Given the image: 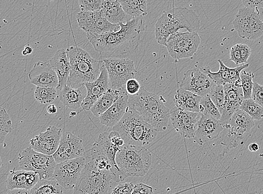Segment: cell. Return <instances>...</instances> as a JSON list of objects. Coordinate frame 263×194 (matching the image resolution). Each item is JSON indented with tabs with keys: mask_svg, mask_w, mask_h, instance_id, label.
Returning a JSON list of instances; mask_svg holds the SVG:
<instances>
[{
	"mask_svg": "<svg viewBox=\"0 0 263 194\" xmlns=\"http://www.w3.org/2000/svg\"><path fill=\"white\" fill-rule=\"evenodd\" d=\"M224 129L220 120L202 114L193 137L194 141L199 145L202 146L206 142L216 139Z\"/></svg>",
	"mask_w": 263,
	"mask_h": 194,
	"instance_id": "obj_20",
	"label": "cell"
},
{
	"mask_svg": "<svg viewBox=\"0 0 263 194\" xmlns=\"http://www.w3.org/2000/svg\"><path fill=\"white\" fill-rule=\"evenodd\" d=\"M257 12L260 18H261V20L263 22V6L261 8L259 9Z\"/></svg>",
	"mask_w": 263,
	"mask_h": 194,
	"instance_id": "obj_53",
	"label": "cell"
},
{
	"mask_svg": "<svg viewBox=\"0 0 263 194\" xmlns=\"http://www.w3.org/2000/svg\"><path fill=\"white\" fill-rule=\"evenodd\" d=\"M49 62L58 75L59 86L57 89L60 92L63 87L67 84L70 73V60L68 57L67 51L64 49L58 50Z\"/></svg>",
	"mask_w": 263,
	"mask_h": 194,
	"instance_id": "obj_26",
	"label": "cell"
},
{
	"mask_svg": "<svg viewBox=\"0 0 263 194\" xmlns=\"http://www.w3.org/2000/svg\"><path fill=\"white\" fill-rule=\"evenodd\" d=\"M101 9L106 20L111 24H126L133 18L124 12L120 0H103Z\"/></svg>",
	"mask_w": 263,
	"mask_h": 194,
	"instance_id": "obj_28",
	"label": "cell"
},
{
	"mask_svg": "<svg viewBox=\"0 0 263 194\" xmlns=\"http://www.w3.org/2000/svg\"><path fill=\"white\" fill-rule=\"evenodd\" d=\"M141 86L139 81L134 77L129 79L126 84L125 89L129 96L135 95L140 91Z\"/></svg>",
	"mask_w": 263,
	"mask_h": 194,
	"instance_id": "obj_42",
	"label": "cell"
},
{
	"mask_svg": "<svg viewBox=\"0 0 263 194\" xmlns=\"http://www.w3.org/2000/svg\"><path fill=\"white\" fill-rule=\"evenodd\" d=\"M230 60L233 61L236 66H239L243 64L241 57L239 44L234 46L230 49Z\"/></svg>",
	"mask_w": 263,
	"mask_h": 194,
	"instance_id": "obj_43",
	"label": "cell"
},
{
	"mask_svg": "<svg viewBox=\"0 0 263 194\" xmlns=\"http://www.w3.org/2000/svg\"><path fill=\"white\" fill-rule=\"evenodd\" d=\"M112 130L121 135L125 145L145 147L154 141L158 132L136 111L129 108Z\"/></svg>",
	"mask_w": 263,
	"mask_h": 194,
	"instance_id": "obj_5",
	"label": "cell"
},
{
	"mask_svg": "<svg viewBox=\"0 0 263 194\" xmlns=\"http://www.w3.org/2000/svg\"><path fill=\"white\" fill-rule=\"evenodd\" d=\"M254 74L252 72L242 70L240 73L241 88L244 99L251 98L254 83Z\"/></svg>",
	"mask_w": 263,
	"mask_h": 194,
	"instance_id": "obj_38",
	"label": "cell"
},
{
	"mask_svg": "<svg viewBox=\"0 0 263 194\" xmlns=\"http://www.w3.org/2000/svg\"><path fill=\"white\" fill-rule=\"evenodd\" d=\"M87 156V162L81 171L74 193L101 194L108 193L111 181V171L99 168L95 161Z\"/></svg>",
	"mask_w": 263,
	"mask_h": 194,
	"instance_id": "obj_7",
	"label": "cell"
},
{
	"mask_svg": "<svg viewBox=\"0 0 263 194\" xmlns=\"http://www.w3.org/2000/svg\"><path fill=\"white\" fill-rule=\"evenodd\" d=\"M62 133L61 128L49 127L45 131L30 141V147L37 152L53 155L59 148Z\"/></svg>",
	"mask_w": 263,
	"mask_h": 194,
	"instance_id": "obj_19",
	"label": "cell"
},
{
	"mask_svg": "<svg viewBox=\"0 0 263 194\" xmlns=\"http://www.w3.org/2000/svg\"><path fill=\"white\" fill-rule=\"evenodd\" d=\"M2 193H28L29 194V190L26 189H15L13 190H8L7 191H4Z\"/></svg>",
	"mask_w": 263,
	"mask_h": 194,
	"instance_id": "obj_49",
	"label": "cell"
},
{
	"mask_svg": "<svg viewBox=\"0 0 263 194\" xmlns=\"http://www.w3.org/2000/svg\"><path fill=\"white\" fill-rule=\"evenodd\" d=\"M135 185L133 183H122L119 184L111 192L112 194L128 193H133Z\"/></svg>",
	"mask_w": 263,
	"mask_h": 194,
	"instance_id": "obj_44",
	"label": "cell"
},
{
	"mask_svg": "<svg viewBox=\"0 0 263 194\" xmlns=\"http://www.w3.org/2000/svg\"><path fill=\"white\" fill-rule=\"evenodd\" d=\"M125 12L133 18L147 14V0H120Z\"/></svg>",
	"mask_w": 263,
	"mask_h": 194,
	"instance_id": "obj_31",
	"label": "cell"
},
{
	"mask_svg": "<svg viewBox=\"0 0 263 194\" xmlns=\"http://www.w3.org/2000/svg\"><path fill=\"white\" fill-rule=\"evenodd\" d=\"M33 52V48L31 47L29 45H27L25 47L24 49L22 52V54L24 55H27L32 53Z\"/></svg>",
	"mask_w": 263,
	"mask_h": 194,
	"instance_id": "obj_52",
	"label": "cell"
},
{
	"mask_svg": "<svg viewBox=\"0 0 263 194\" xmlns=\"http://www.w3.org/2000/svg\"><path fill=\"white\" fill-rule=\"evenodd\" d=\"M59 90L51 87L36 86L34 97L37 102L48 104L54 101L59 96Z\"/></svg>",
	"mask_w": 263,
	"mask_h": 194,
	"instance_id": "obj_34",
	"label": "cell"
},
{
	"mask_svg": "<svg viewBox=\"0 0 263 194\" xmlns=\"http://www.w3.org/2000/svg\"><path fill=\"white\" fill-rule=\"evenodd\" d=\"M202 97L180 88L175 93L174 102L177 107L189 111L200 112L199 103Z\"/></svg>",
	"mask_w": 263,
	"mask_h": 194,
	"instance_id": "obj_29",
	"label": "cell"
},
{
	"mask_svg": "<svg viewBox=\"0 0 263 194\" xmlns=\"http://www.w3.org/2000/svg\"><path fill=\"white\" fill-rule=\"evenodd\" d=\"M199 111L203 115H209L220 121L221 117L220 112L212 102L209 95L202 97L200 100Z\"/></svg>",
	"mask_w": 263,
	"mask_h": 194,
	"instance_id": "obj_36",
	"label": "cell"
},
{
	"mask_svg": "<svg viewBox=\"0 0 263 194\" xmlns=\"http://www.w3.org/2000/svg\"><path fill=\"white\" fill-rule=\"evenodd\" d=\"M129 96L126 89H123L117 101L99 117L100 123L112 128L120 122L128 109Z\"/></svg>",
	"mask_w": 263,
	"mask_h": 194,
	"instance_id": "obj_24",
	"label": "cell"
},
{
	"mask_svg": "<svg viewBox=\"0 0 263 194\" xmlns=\"http://www.w3.org/2000/svg\"><path fill=\"white\" fill-rule=\"evenodd\" d=\"M116 160L124 181L128 177L145 176L152 165V155L145 147L124 145Z\"/></svg>",
	"mask_w": 263,
	"mask_h": 194,
	"instance_id": "obj_6",
	"label": "cell"
},
{
	"mask_svg": "<svg viewBox=\"0 0 263 194\" xmlns=\"http://www.w3.org/2000/svg\"><path fill=\"white\" fill-rule=\"evenodd\" d=\"M128 107L158 131L167 129L170 120V110L160 96L149 92L144 87L137 94L129 96Z\"/></svg>",
	"mask_w": 263,
	"mask_h": 194,
	"instance_id": "obj_2",
	"label": "cell"
},
{
	"mask_svg": "<svg viewBox=\"0 0 263 194\" xmlns=\"http://www.w3.org/2000/svg\"><path fill=\"white\" fill-rule=\"evenodd\" d=\"M31 83L36 86L58 88L59 79L49 62H37L28 74Z\"/></svg>",
	"mask_w": 263,
	"mask_h": 194,
	"instance_id": "obj_22",
	"label": "cell"
},
{
	"mask_svg": "<svg viewBox=\"0 0 263 194\" xmlns=\"http://www.w3.org/2000/svg\"><path fill=\"white\" fill-rule=\"evenodd\" d=\"M86 95L87 90L84 85L75 89L66 84L60 91L59 97L66 107L78 109L81 107Z\"/></svg>",
	"mask_w": 263,
	"mask_h": 194,
	"instance_id": "obj_27",
	"label": "cell"
},
{
	"mask_svg": "<svg viewBox=\"0 0 263 194\" xmlns=\"http://www.w3.org/2000/svg\"><path fill=\"white\" fill-rule=\"evenodd\" d=\"M86 162V153L82 157L59 163L55 167L53 178L64 189H74Z\"/></svg>",
	"mask_w": 263,
	"mask_h": 194,
	"instance_id": "obj_13",
	"label": "cell"
},
{
	"mask_svg": "<svg viewBox=\"0 0 263 194\" xmlns=\"http://www.w3.org/2000/svg\"><path fill=\"white\" fill-rule=\"evenodd\" d=\"M223 89L225 100L220 121L224 129L228 126L232 115L237 109H240L244 98L241 87L227 84L223 85Z\"/></svg>",
	"mask_w": 263,
	"mask_h": 194,
	"instance_id": "obj_21",
	"label": "cell"
},
{
	"mask_svg": "<svg viewBox=\"0 0 263 194\" xmlns=\"http://www.w3.org/2000/svg\"><path fill=\"white\" fill-rule=\"evenodd\" d=\"M79 27L86 34L99 35L120 29V25L110 23L102 9L92 11H81L77 15Z\"/></svg>",
	"mask_w": 263,
	"mask_h": 194,
	"instance_id": "obj_14",
	"label": "cell"
},
{
	"mask_svg": "<svg viewBox=\"0 0 263 194\" xmlns=\"http://www.w3.org/2000/svg\"><path fill=\"white\" fill-rule=\"evenodd\" d=\"M47 112L50 114H55L57 113L58 108L55 105H49L47 109Z\"/></svg>",
	"mask_w": 263,
	"mask_h": 194,
	"instance_id": "obj_50",
	"label": "cell"
},
{
	"mask_svg": "<svg viewBox=\"0 0 263 194\" xmlns=\"http://www.w3.org/2000/svg\"><path fill=\"white\" fill-rule=\"evenodd\" d=\"M200 21L196 12L186 8H174L164 12L155 24L156 40L166 47L169 36L180 30L196 32L200 29Z\"/></svg>",
	"mask_w": 263,
	"mask_h": 194,
	"instance_id": "obj_3",
	"label": "cell"
},
{
	"mask_svg": "<svg viewBox=\"0 0 263 194\" xmlns=\"http://www.w3.org/2000/svg\"><path fill=\"white\" fill-rule=\"evenodd\" d=\"M244 7L257 11L263 6V0H242Z\"/></svg>",
	"mask_w": 263,
	"mask_h": 194,
	"instance_id": "obj_47",
	"label": "cell"
},
{
	"mask_svg": "<svg viewBox=\"0 0 263 194\" xmlns=\"http://www.w3.org/2000/svg\"><path fill=\"white\" fill-rule=\"evenodd\" d=\"M153 190L154 189L152 186L145 184L140 183L135 185L134 191L132 194H151L153 193Z\"/></svg>",
	"mask_w": 263,
	"mask_h": 194,
	"instance_id": "obj_46",
	"label": "cell"
},
{
	"mask_svg": "<svg viewBox=\"0 0 263 194\" xmlns=\"http://www.w3.org/2000/svg\"><path fill=\"white\" fill-rule=\"evenodd\" d=\"M12 130V121L7 111L0 106V144L3 143L6 137Z\"/></svg>",
	"mask_w": 263,
	"mask_h": 194,
	"instance_id": "obj_37",
	"label": "cell"
},
{
	"mask_svg": "<svg viewBox=\"0 0 263 194\" xmlns=\"http://www.w3.org/2000/svg\"><path fill=\"white\" fill-rule=\"evenodd\" d=\"M200 37L196 32H177L169 36L166 48L175 60L187 59L195 55L200 45Z\"/></svg>",
	"mask_w": 263,
	"mask_h": 194,
	"instance_id": "obj_10",
	"label": "cell"
},
{
	"mask_svg": "<svg viewBox=\"0 0 263 194\" xmlns=\"http://www.w3.org/2000/svg\"><path fill=\"white\" fill-rule=\"evenodd\" d=\"M108 71L109 87L121 90L125 89L127 81L136 73L133 61L127 58H108L102 60Z\"/></svg>",
	"mask_w": 263,
	"mask_h": 194,
	"instance_id": "obj_11",
	"label": "cell"
},
{
	"mask_svg": "<svg viewBox=\"0 0 263 194\" xmlns=\"http://www.w3.org/2000/svg\"><path fill=\"white\" fill-rule=\"evenodd\" d=\"M81 11H92L102 9L103 0H78Z\"/></svg>",
	"mask_w": 263,
	"mask_h": 194,
	"instance_id": "obj_40",
	"label": "cell"
},
{
	"mask_svg": "<svg viewBox=\"0 0 263 194\" xmlns=\"http://www.w3.org/2000/svg\"><path fill=\"white\" fill-rule=\"evenodd\" d=\"M84 85L87 90V95L81 107L88 111L109 87L108 73L104 65L98 78L93 82L85 83Z\"/></svg>",
	"mask_w": 263,
	"mask_h": 194,
	"instance_id": "obj_23",
	"label": "cell"
},
{
	"mask_svg": "<svg viewBox=\"0 0 263 194\" xmlns=\"http://www.w3.org/2000/svg\"><path fill=\"white\" fill-rule=\"evenodd\" d=\"M201 116L200 112L184 110L176 106L170 110L173 128L185 139H193Z\"/></svg>",
	"mask_w": 263,
	"mask_h": 194,
	"instance_id": "obj_16",
	"label": "cell"
},
{
	"mask_svg": "<svg viewBox=\"0 0 263 194\" xmlns=\"http://www.w3.org/2000/svg\"><path fill=\"white\" fill-rule=\"evenodd\" d=\"M18 165L22 170L39 173L40 179H52L56 163L53 155H47L35 151L30 146L18 156Z\"/></svg>",
	"mask_w": 263,
	"mask_h": 194,
	"instance_id": "obj_9",
	"label": "cell"
},
{
	"mask_svg": "<svg viewBox=\"0 0 263 194\" xmlns=\"http://www.w3.org/2000/svg\"><path fill=\"white\" fill-rule=\"evenodd\" d=\"M64 189L55 179H40L33 188L29 190V194L62 193Z\"/></svg>",
	"mask_w": 263,
	"mask_h": 194,
	"instance_id": "obj_32",
	"label": "cell"
},
{
	"mask_svg": "<svg viewBox=\"0 0 263 194\" xmlns=\"http://www.w3.org/2000/svg\"><path fill=\"white\" fill-rule=\"evenodd\" d=\"M109 138L111 142L119 148H121L125 145V142L121 135L116 130H112L110 132H109Z\"/></svg>",
	"mask_w": 263,
	"mask_h": 194,
	"instance_id": "obj_45",
	"label": "cell"
},
{
	"mask_svg": "<svg viewBox=\"0 0 263 194\" xmlns=\"http://www.w3.org/2000/svg\"><path fill=\"white\" fill-rule=\"evenodd\" d=\"M255 122L247 112L237 109L232 115L224 129L229 130L221 142L228 149L235 148L245 142L249 133L254 128Z\"/></svg>",
	"mask_w": 263,
	"mask_h": 194,
	"instance_id": "obj_8",
	"label": "cell"
},
{
	"mask_svg": "<svg viewBox=\"0 0 263 194\" xmlns=\"http://www.w3.org/2000/svg\"><path fill=\"white\" fill-rule=\"evenodd\" d=\"M220 64V69L217 72H212L210 67H202L201 70L214 80L217 85H224L227 84H230V68L227 67L223 64L221 60H218Z\"/></svg>",
	"mask_w": 263,
	"mask_h": 194,
	"instance_id": "obj_33",
	"label": "cell"
},
{
	"mask_svg": "<svg viewBox=\"0 0 263 194\" xmlns=\"http://www.w3.org/2000/svg\"><path fill=\"white\" fill-rule=\"evenodd\" d=\"M121 148L112 144L109 138V132L106 131L100 134L92 146L89 155L91 159H102L107 160L114 168V180L117 183L123 181L116 163V156Z\"/></svg>",
	"mask_w": 263,
	"mask_h": 194,
	"instance_id": "obj_15",
	"label": "cell"
},
{
	"mask_svg": "<svg viewBox=\"0 0 263 194\" xmlns=\"http://www.w3.org/2000/svg\"><path fill=\"white\" fill-rule=\"evenodd\" d=\"M212 102L216 105L218 109L221 113L224 105V92L223 85L216 84L211 90L209 94Z\"/></svg>",
	"mask_w": 263,
	"mask_h": 194,
	"instance_id": "obj_39",
	"label": "cell"
},
{
	"mask_svg": "<svg viewBox=\"0 0 263 194\" xmlns=\"http://www.w3.org/2000/svg\"><path fill=\"white\" fill-rule=\"evenodd\" d=\"M40 180L39 174L35 172L22 169L21 170H16L14 168L9 173L5 184L8 190L20 189L30 190Z\"/></svg>",
	"mask_w": 263,
	"mask_h": 194,
	"instance_id": "obj_25",
	"label": "cell"
},
{
	"mask_svg": "<svg viewBox=\"0 0 263 194\" xmlns=\"http://www.w3.org/2000/svg\"><path fill=\"white\" fill-rule=\"evenodd\" d=\"M251 98L263 108V86L254 83Z\"/></svg>",
	"mask_w": 263,
	"mask_h": 194,
	"instance_id": "obj_41",
	"label": "cell"
},
{
	"mask_svg": "<svg viewBox=\"0 0 263 194\" xmlns=\"http://www.w3.org/2000/svg\"><path fill=\"white\" fill-rule=\"evenodd\" d=\"M249 149L250 151L255 152L259 151V146L257 143H252L249 146Z\"/></svg>",
	"mask_w": 263,
	"mask_h": 194,
	"instance_id": "obj_51",
	"label": "cell"
},
{
	"mask_svg": "<svg viewBox=\"0 0 263 194\" xmlns=\"http://www.w3.org/2000/svg\"><path fill=\"white\" fill-rule=\"evenodd\" d=\"M66 51L70 64L68 85L77 89L98 78L104 65L103 60L93 59L88 52L79 47H71Z\"/></svg>",
	"mask_w": 263,
	"mask_h": 194,
	"instance_id": "obj_4",
	"label": "cell"
},
{
	"mask_svg": "<svg viewBox=\"0 0 263 194\" xmlns=\"http://www.w3.org/2000/svg\"><path fill=\"white\" fill-rule=\"evenodd\" d=\"M86 151L82 140L70 131L62 133L59 148L53 154L57 164L74 159L82 157Z\"/></svg>",
	"mask_w": 263,
	"mask_h": 194,
	"instance_id": "obj_18",
	"label": "cell"
},
{
	"mask_svg": "<svg viewBox=\"0 0 263 194\" xmlns=\"http://www.w3.org/2000/svg\"><path fill=\"white\" fill-rule=\"evenodd\" d=\"M233 26L242 39L254 41L263 35V22L258 12L250 8L244 7L238 11Z\"/></svg>",
	"mask_w": 263,
	"mask_h": 194,
	"instance_id": "obj_12",
	"label": "cell"
},
{
	"mask_svg": "<svg viewBox=\"0 0 263 194\" xmlns=\"http://www.w3.org/2000/svg\"><path fill=\"white\" fill-rule=\"evenodd\" d=\"M118 24L120 29L117 31L99 35L86 34L87 39L102 60L126 57L135 51L143 38L145 23L142 17Z\"/></svg>",
	"mask_w": 263,
	"mask_h": 194,
	"instance_id": "obj_1",
	"label": "cell"
},
{
	"mask_svg": "<svg viewBox=\"0 0 263 194\" xmlns=\"http://www.w3.org/2000/svg\"><path fill=\"white\" fill-rule=\"evenodd\" d=\"M3 166V163L1 159V156H0V169H1L2 167Z\"/></svg>",
	"mask_w": 263,
	"mask_h": 194,
	"instance_id": "obj_54",
	"label": "cell"
},
{
	"mask_svg": "<svg viewBox=\"0 0 263 194\" xmlns=\"http://www.w3.org/2000/svg\"><path fill=\"white\" fill-rule=\"evenodd\" d=\"M215 85L214 80L201 69H193L184 73L180 86V88L195 93L202 98L209 95Z\"/></svg>",
	"mask_w": 263,
	"mask_h": 194,
	"instance_id": "obj_17",
	"label": "cell"
},
{
	"mask_svg": "<svg viewBox=\"0 0 263 194\" xmlns=\"http://www.w3.org/2000/svg\"><path fill=\"white\" fill-rule=\"evenodd\" d=\"M121 90H115L109 87L104 94L93 104L90 111L93 115L99 117L107 110L120 97Z\"/></svg>",
	"mask_w": 263,
	"mask_h": 194,
	"instance_id": "obj_30",
	"label": "cell"
},
{
	"mask_svg": "<svg viewBox=\"0 0 263 194\" xmlns=\"http://www.w3.org/2000/svg\"><path fill=\"white\" fill-rule=\"evenodd\" d=\"M239 48L243 64H247L252 53V50L245 44H239Z\"/></svg>",
	"mask_w": 263,
	"mask_h": 194,
	"instance_id": "obj_48",
	"label": "cell"
},
{
	"mask_svg": "<svg viewBox=\"0 0 263 194\" xmlns=\"http://www.w3.org/2000/svg\"><path fill=\"white\" fill-rule=\"evenodd\" d=\"M240 109L247 112L254 121H260L263 118V108L252 98L243 99Z\"/></svg>",
	"mask_w": 263,
	"mask_h": 194,
	"instance_id": "obj_35",
	"label": "cell"
}]
</instances>
